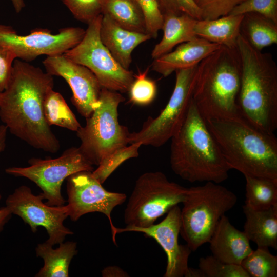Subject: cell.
I'll return each instance as SVG.
<instances>
[{"mask_svg":"<svg viewBox=\"0 0 277 277\" xmlns=\"http://www.w3.org/2000/svg\"><path fill=\"white\" fill-rule=\"evenodd\" d=\"M53 76L16 58L6 89L0 92V119L12 134L31 146L55 153L60 143L47 123L44 101Z\"/></svg>","mask_w":277,"mask_h":277,"instance_id":"obj_1","label":"cell"},{"mask_svg":"<svg viewBox=\"0 0 277 277\" xmlns=\"http://www.w3.org/2000/svg\"><path fill=\"white\" fill-rule=\"evenodd\" d=\"M230 169L277 180V139L240 114L205 120Z\"/></svg>","mask_w":277,"mask_h":277,"instance_id":"obj_2","label":"cell"},{"mask_svg":"<svg viewBox=\"0 0 277 277\" xmlns=\"http://www.w3.org/2000/svg\"><path fill=\"white\" fill-rule=\"evenodd\" d=\"M171 140V168L183 180L220 184L227 179L230 169L192 98L186 120Z\"/></svg>","mask_w":277,"mask_h":277,"instance_id":"obj_3","label":"cell"},{"mask_svg":"<svg viewBox=\"0 0 277 277\" xmlns=\"http://www.w3.org/2000/svg\"><path fill=\"white\" fill-rule=\"evenodd\" d=\"M237 49L242 75L237 99L239 114L259 129L277 128V65L272 54L251 46L241 35Z\"/></svg>","mask_w":277,"mask_h":277,"instance_id":"obj_4","label":"cell"},{"mask_svg":"<svg viewBox=\"0 0 277 277\" xmlns=\"http://www.w3.org/2000/svg\"><path fill=\"white\" fill-rule=\"evenodd\" d=\"M241 75L237 47L222 46L197 65L192 98L205 120L240 114Z\"/></svg>","mask_w":277,"mask_h":277,"instance_id":"obj_5","label":"cell"},{"mask_svg":"<svg viewBox=\"0 0 277 277\" xmlns=\"http://www.w3.org/2000/svg\"><path fill=\"white\" fill-rule=\"evenodd\" d=\"M237 200L233 192L211 182L187 188L182 203L180 234L192 251L208 243L221 218Z\"/></svg>","mask_w":277,"mask_h":277,"instance_id":"obj_6","label":"cell"},{"mask_svg":"<svg viewBox=\"0 0 277 277\" xmlns=\"http://www.w3.org/2000/svg\"><path fill=\"white\" fill-rule=\"evenodd\" d=\"M124 101L121 93L102 88L93 111L76 132L80 149L93 165L129 144L130 132L118 121V106Z\"/></svg>","mask_w":277,"mask_h":277,"instance_id":"obj_7","label":"cell"},{"mask_svg":"<svg viewBox=\"0 0 277 277\" xmlns=\"http://www.w3.org/2000/svg\"><path fill=\"white\" fill-rule=\"evenodd\" d=\"M187 188L170 181L161 171L144 173L136 180L124 211L127 227L153 225L184 201Z\"/></svg>","mask_w":277,"mask_h":277,"instance_id":"obj_8","label":"cell"},{"mask_svg":"<svg viewBox=\"0 0 277 277\" xmlns=\"http://www.w3.org/2000/svg\"><path fill=\"white\" fill-rule=\"evenodd\" d=\"M197 65L175 72L172 93L159 115L149 116L138 131L130 133L129 143L160 147L177 132L188 114L192 98Z\"/></svg>","mask_w":277,"mask_h":277,"instance_id":"obj_9","label":"cell"},{"mask_svg":"<svg viewBox=\"0 0 277 277\" xmlns=\"http://www.w3.org/2000/svg\"><path fill=\"white\" fill-rule=\"evenodd\" d=\"M102 16L101 14L89 23L81 42L63 54L88 68L102 88L121 93L128 92L135 74L121 66L103 44L100 34Z\"/></svg>","mask_w":277,"mask_h":277,"instance_id":"obj_10","label":"cell"},{"mask_svg":"<svg viewBox=\"0 0 277 277\" xmlns=\"http://www.w3.org/2000/svg\"><path fill=\"white\" fill-rule=\"evenodd\" d=\"M26 167H12L6 169L10 175L24 177L35 183L42 190L40 193L49 206H62L66 202L61 194L64 181L82 171H93L92 163L78 147L66 149L56 158H32Z\"/></svg>","mask_w":277,"mask_h":277,"instance_id":"obj_11","label":"cell"},{"mask_svg":"<svg viewBox=\"0 0 277 277\" xmlns=\"http://www.w3.org/2000/svg\"><path fill=\"white\" fill-rule=\"evenodd\" d=\"M86 30L77 27L61 29L52 33L47 29H35L27 35H20L11 27L0 24V45L10 50L16 58L29 62L38 56L64 54L82 39Z\"/></svg>","mask_w":277,"mask_h":277,"instance_id":"obj_12","label":"cell"},{"mask_svg":"<svg viewBox=\"0 0 277 277\" xmlns=\"http://www.w3.org/2000/svg\"><path fill=\"white\" fill-rule=\"evenodd\" d=\"M68 204L66 205L68 216L73 221L91 212H100L108 219L112 240L116 244L115 229L111 219L113 209L124 203L125 194L111 192L105 189L92 174V171H82L67 179Z\"/></svg>","mask_w":277,"mask_h":277,"instance_id":"obj_13","label":"cell"},{"mask_svg":"<svg viewBox=\"0 0 277 277\" xmlns=\"http://www.w3.org/2000/svg\"><path fill=\"white\" fill-rule=\"evenodd\" d=\"M43 200L40 194L35 195L29 187L23 185L8 196L6 207L27 224L33 232L38 227L45 228L49 235L46 242L53 246L73 232L63 224L68 216L66 205L49 206Z\"/></svg>","mask_w":277,"mask_h":277,"instance_id":"obj_14","label":"cell"},{"mask_svg":"<svg viewBox=\"0 0 277 277\" xmlns=\"http://www.w3.org/2000/svg\"><path fill=\"white\" fill-rule=\"evenodd\" d=\"M161 222L146 227H116V234L123 232H137L152 238L161 246L167 256L164 277H194V268L188 266L192 251L187 244L179 243L181 228V209L177 205L171 208Z\"/></svg>","mask_w":277,"mask_h":277,"instance_id":"obj_15","label":"cell"},{"mask_svg":"<svg viewBox=\"0 0 277 277\" xmlns=\"http://www.w3.org/2000/svg\"><path fill=\"white\" fill-rule=\"evenodd\" d=\"M46 71L63 78L69 85L71 102L85 118L89 117L98 100L102 87L95 75L87 67L75 63L64 54L47 56L43 62Z\"/></svg>","mask_w":277,"mask_h":277,"instance_id":"obj_16","label":"cell"},{"mask_svg":"<svg viewBox=\"0 0 277 277\" xmlns=\"http://www.w3.org/2000/svg\"><path fill=\"white\" fill-rule=\"evenodd\" d=\"M221 46L217 44L196 37L179 45L174 50L154 59L151 69L163 76L167 77L177 70L197 65Z\"/></svg>","mask_w":277,"mask_h":277,"instance_id":"obj_17","label":"cell"},{"mask_svg":"<svg viewBox=\"0 0 277 277\" xmlns=\"http://www.w3.org/2000/svg\"><path fill=\"white\" fill-rule=\"evenodd\" d=\"M250 241L224 215L208 243L212 255L224 263L240 265L252 251Z\"/></svg>","mask_w":277,"mask_h":277,"instance_id":"obj_18","label":"cell"},{"mask_svg":"<svg viewBox=\"0 0 277 277\" xmlns=\"http://www.w3.org/2000/svg\"><path fill=\"white\" fill-rule=\"evenodd\" d=\"M102 16L100 34L103 44L121 66L129 70L133 51L142 43L152 38L151 36L147 33L125 29L108 16Z\"/></svg>","mask_w":277,"mask_h":277,"instance_id":"obj_19","label":"cell"},{"mask_svg":"<svg viewBox=\"0 0 277 277\" xmlns=\"http://www.w3.org/2000/svg\"><path fill=\"white\" fill-rule=\"evenodd\" d=\"M245 216L243 232L258 247L277 249V205L265 209L242 207Z\"/></svg>","mask_w":277,"mask_h":277,"instance_id":"obj_20","label":"cell"},{"mask_svg":"<svg viewBox=\"0 0 277 277\" xmlns=\"http://www.w3.org/2000/svg\"><path fill=\"white\" fill-rule=\"evenodd\" d=\"M197 20L187 14L164 15L163 37L152 50V58H157L171 51L176 46L197 37L194 32Z\"/></svg>","mask_w":277,"mask_h":277,"instance_id":"obj_21","label":"cell"},{"mask_svg":"<svg viewBox=\"0 0 277 277\" xmlns=\"http://www.w3.org/2000/svg\"><path fill=\"white\" fill-rule=\"evenodd\" d=\"M243 15L228 14L212 19L197 20L194 32L197 37L230 48L237 47Z\"/></svg>","mask_w":277,"mask_h":277,"instance_id":"obj_22","label":"cell"},{"mask_svg":"<svg viewBox=\"0 0 277 277\" xmlns=\"http://www.w3.org/2000/svg\"><path fill=\"white\" fill-rule=\"evenodd\" d=\"M77 253V244L75 242H62L56 249L46 242L38 244L36 255L43 259L44 264L35 276H69V265Z\"/></svg>","mask_w":277,"mask_h":277,"instance_id":"obj_23","label":"cell"},{"mask_svg":"<svg viewBox=\"0 0 277 277\" xmlns=\"http://www.w3.org/2000/svg\"><path fill=\"white\" fill-rule=\"evenodd\" d=\"M240 32V35L258 50L262 51L277 44V23L258 13L243 14Z\"/></svg>","mask_w":277,"mask_h":277,"instance_id":"obj_24","label":"cell"},{"mask_svg":"<svg viewBox=\"0 0 277 277\" xmlns=\"http://www.w3.org/2000/svg\"><path fill=\"white\" fill-rule=\"evenodd\" d=\"M101 4L102 14L121 27L147 33L144 15L136 0H101Z\"/></svg>","mask_w":277,"mask_h":277,"instance_id":"obj_25","label":"cell"},{"mask_svg":"<svg viewBox=\"0 0 277 277\" xmlns=\"http://www.w3.org/2000/svg\"><path fill=\"white\" fill-rule=\"evenodd\" d=\"M244 176L246 181L245 205L258 210L277 205V180Z\"/></svg>","mask_w":277,"mask_h":277,"instance_id":"obj_26","label":"cell"},{"mask_svg":"<svg viewBox=\"0 0 277 277\" xmlns=\"http://www.w3.org/2000/svg\"><path fill=\"white\" fill-rule=\"evenodd\" d=\"M44 112L48 124L56 125L76 132L81 127L63 96L53 89L45 96Z\"/></svg>","mask_w":277,"mask_h":277,"instance_id":"obj_27","label":"cell"},{"mask_svg":"<svg viewBox=\"0 0 277 277\" xmlns=\"http://www.w3.org/2000/svg\"><path fill=\"white\" fill-rule=\"evenodd\" d=\"M240 265L251 277L277 276V256L271 254L268 248L253 250Z\"/></svg>","mask_w":277,"mask_h":277,"instance_id":"obj_28","label":"cell"},{"mask_svg":"<svg viewBox=\"0 0 277 277\" xmlns=\"http://www.w3.org/2000/svg\"><path fill=\"white\" fill-rule=\"evenodd\" d=\"M141 146L139 143H134L116 150L100 163L97 168L92 171L93 175L103 184L123 162L137 157Z\"/></svg>","mask_w":277,"mask_h":277,"instance_id":"obj_29","label":"cell"},{"mask_svg":"<svg viewBox=\"0 0 277 277\" xmlns=\"http://www.w3.org/2000/svg\"><path fill=\"white\" fill-rule=\"evenodd\" d=\"M201 277H250L241 265L224 263L213 255L199 259Z\"/></svg>","mask_w":277,"mask_h":277,"instance_id":"obj_30","label":"cell"},{"mask_svg":"<svg viewBox=\"0 0 277 277\" xmlns=\"http://www.w3.org/2000/svg\"><path fill=\"white\" fill-rule=\"evenodd\" d=\"M148 68L135 74L134 80L128 91L130 101L136 105L145 106L154 100L156 94V84L147 77Z\"/></svg>","mask_w":277,"mask_h":277,"instance_id":"obj_31","label":"cell"},{"mask_svg":"<svg viewBox=\"0 0 277 277\" xmlns=\"http://www.w3.org/2000/svg\"><path fill=\"white\" fill-rule=\"evenodd\" d=\"M246 0H193L201 14V19H212L228 15Z\"/></svg>","mask_w":277,"mask_h":277,"instance_id":"obj_32","label":"cell"},{"mask_svg":"<svg viewBox=\"0 0 277 277\" xmlns=\"http://www.w3.org/2000/svg\"><path fill=\"white\" fill-rule=\"evenodd\" d=\"M74 18L88 24L102 14L101 0H63Z\"/></svg>","mask_w":277,"mask_h":277,"instance_id":"obj_33","label":"cell"},{"mask_svg":"<svg viewBox=\"0 0 277 277\" xmlns=\"http://www.w3.org/2000/svg\"><path fill=\"white\" fill-rule=\"evenodd\" d=\"M144 15L146 32L152 38L157 36L162 30L163 15L159 8L157 0H136Z\"/></svg>","mask_w":277,"mask_h":277,"instance_id":"obj_34","label":"cell"},{"mask_svg":"<svg viewBox=\"0 0 277 277\" xmlns=\"http://www.w3.org/2000/svg\"><path fill=\"white\" fill-rule=\"evenodd\" d=\"M249 12L261 14L277 23V0H246L229 14L243 15Z\"/></svg>","mask_w":277,"mask_h":277,"instance_id":"obj_35","label":"cell"},{"mask_svg":"<svg viewBox=\"0 0 277 277\" xmlns=\"http://www.w3.org/2000/svg\"><path fill=\"white\" fill-rule=\"evenodd\" d=\"M163 14H187L199 20L201 14L193 0H157Z\"/></svg>","mask_w":277,"mask_h":277,"instance_id":"obj_36","label":"cell"},{"mask_svg":"<svg viewBox=\"0 0 277 277\" xmlns=\"http://www.w3.org/2000/svg\"><path fill=\"white\" fill-rule=\"evenodd\" d=\"M15 59V55L10 50L0 45V92L8 84Z\"/></svg>","mask_w":277,"mask_h":277,"instance_id":"obj_37","label":"cell"},{"mask_svg":"<svg viewBox=\"0 0 277 277\" xmlns=\"http://www.w3.org/2000/svg\"><path fill=\"white\" fill-rule=\"evenodd\" d=\"M104 277H125L129 274L122 268L117 266H109L104 268L101 271Z\"/></svg>","mask_w":277,"mask_h":277,"instance_id":"obj_38","label":"cell"},{"mask_svg":"<svg viewBox=\"0 0 277 277\" xmlns=\"http://www.w3.org/2000/svg\"><path fill=\"white\" fill-rule=\"evenodd\" d=\"M12 213L5 206L0 208V233L3 231L5 225L11 219Z\"/></svg>","mask_w":277,"mask_h":277,"instance_id":"obj_39","label":"cell"},{"mask_svg":"<svg viewBox=\"0 0 277 277\" xmlns=\"http://www.w3.org/2000/svg\"><path fill=\"white\" fill-rule=\"evenodd\" d=\"M8 129L5 125H0V153L4 150L6 146V140ZM2 195L0 193V201Z\"/></svg>","mask_w":277,"mask_h":277,"instance_id":"obj_40","label":"cell"},{"mask_svg":"<svg viewBox=\"0 0 277 277\" xmlns=\"http://www.w3.org/2000/svg\"><path fill=\"white\" fill-rule=\"evenodd\" d=\"M10 1L17 13H19L25 6L24 0H10Z\"/></svg>","mask_w":277,"mask_h":277,"instance_id":"obj_41","label":"cell"},{"mask_svg":"<svg viewBox=\"0 0 277 277\" xmlns=\"http://www.w3.org/2000/svg\"></svg>","mask_w":277,"mask_h":277,"instance_id":"obj_42","label":"cell"}]
</instances>
